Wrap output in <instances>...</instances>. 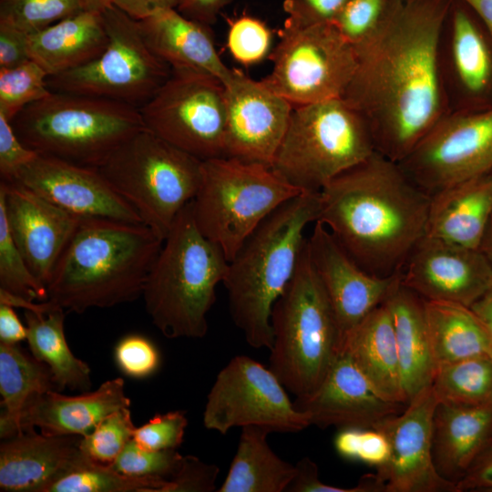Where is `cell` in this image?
I'll return each instance as SVG.
<instances>
[{
  "label": "cell",
  "mask_w": 492,
  "mask_h": 492,
  "mask_svg": "<svg viewBox=\"0 0 492 492\" xmlns=\"http://www.w3.org/2000/svg\"><path fill=\"white\" fill-rule=\"evenodd\" d=\"M84 10L83 0H0V24L29 36Z\"/></svg>",
  "instance_id": "74e56055"
},
{
  "label": "cell",
  "mask_w": 492,
  "mask_h": 492,
  "mask_svg": "<svg viewBox=\"0 0 492 492\" xmlns=\"http://www.w3.org/2000/svg\"><path fill=\"white\" fill-rule=\"evenodd\" d=\"M456 486L457 492L467 490L492 492V445L475 460Z\"/></svg>",
  "instance_id": "db71d44e"
},
{
  "label": "cell",
  "mask_w": 492,
  "mask_h": 492,
  "mask_svg": "<svg viewBox=\"0 0 492 492\" xmlns=\"http://www.w3.org/2000/svg\"><path fill=\"white\" fill-rule=\"evenodd\" d=\"M345 351L375 391L388 401L407 405L390 310L384 302L343 337Z\"/></svg>",
  "instance_id": "f1b7e54d"
},
{
  "label": "cell",
  "mask_w": 492,
  "mask_h": 492,
  "mask_svg": "<svg viewBox=\"0 0 492 492\" xmlns=\"http://www.w3.org/2000/svg\"><path fill=\"white\" fill-rule=\"evenodd\" d=\"M15 179L79 219L142 223L134 208L97 168L38 154L18 171Z\"/></svg>",
  "instance_id": "44dd1931"
},
{
  "label": "cell",
  "mask_w": 492,
  "mask_h": 492,
  "mask_svg": "<svg viewBox=\"0 0 492 492\" xmlns=\"http://www.w3.org/2000/svg\"><path fill=\"white\" fill-rule=\"evenodd\" d=\"M180 0H113V5L131 18L141 21L167 9H177Z\"/></svg>",
  "instance_id": "9f6ffc18"
},
{
  "label": "cell",
  "mask_w": 492,
  "mask_h": 492,
  "mask_svg": "<svg viewBox=\"0 0 492 492\" xmlns=\"http://www.w3.org/2000/svg\"><path fill=\"white\" fill-rule=\"evenodd\" d=\"M334 448L345 459L360 461L376 468L384 466L390 455L386 436L375 428H342L334 438Z\"/></svg>",
  "instance_id": "f6af8a7d"
},
{
  "label": "cell",
  "mask_w": 492,
  "mask_h": 492,
  "mask_svg": "<svg viewBox=\"0 0 492 492\" xmlns=\"http://www.w3.org/2000/svg\"><path fill=\"white\" fill-rule=\"evenodd\" d=\"M317 220L365 272L400 273L425 236L431 196L377 151L319 191Z\"/></svg>",
  "instance_id": "7a4b0ae2"
},
{
  "label": "cell",
  "mask_w": 492,
  "mask_h": 492,
  "mask_svg": "<svg viewBox=\"0 0 492 492\" xmlns=\"http://www.w3.org/2000/svg\"><path fill=\"white\" fill-rule=\"evenodd\" d=\"M0 209L28 267L46 288L80 219L16 179L0 181Z\"/></svg>",
  "instance_id": "ffe728a7"
},
{
  "label": "cell",
  "mask_w": 492,
  "mask_h": 492,
  "mask_svg": "<svg viewBox=\"0 0 492 492\" xmlns=\"http://www.w3.org/2000/svg\"><path fill=\"white\" fill-rule=\"evenodd\" d=\"M395 329L402 384L407 404L432 384L436 371L428 334L425 300L399 278L385 299Z\"/></svg>",
  "instance_id": "f546056e"
},
{
  "label": "cell",
  "mask_w": 492,
  "mask_h": 492,
  "mask_svg": "<svg viewBox=\"0 0 492 492\" xmlns=\"http://www.w3.org/2000/svg\"><path fill=\"white\" fill-rule=\"evenodd\" d=\"M319 192H302L269 215L229 261L223 281L234 324L253 348L271 349L273 304L291 282L319 217Z\"/></svg>",
  "instance_id": "277c9868"
},
{
  "label": "cell",
  "mask_w": 492,
  "mask_h": 492,
  "mask_svg": "<svg viewBox=\"0 0 492 492\" xmlns=\"http://www.w3.org/2000/svg\"><path fill=\"white\" fill-rule=\"evenodd\" d=\"M272 32L261 19L246 14L228 19L227 46L240 64L253 65L271 54Z\"/></svg>",
  "instance_id": "ee69618b"
},
{
  "label": "cell",
  "mask_w": 492,
  "mask_h": 492,
  "mask_svg": "<svg viewBox=\"0 0 492 492\" xmlns=\"http://www.w3.org/2000/svg\"><path fill=\"white\" fill-rule=\"evenodd\" d=\"M167 484L164 478L125 476L87 456L46 492H163Z\"/></svg>",
  "instance_id": "8d00e7d4"
},
{
  "label": "cell",
  "mask_w": 492,
  "mask_h": 492,
  "mask_svg": "<svg viewBox=\"0 0 492 492\" xmlns=\"http://www.w3.org/2000/svg\"><path fill=\"white\" fill-rule=\"evenodd\" d=\"M348 0H283L286 20L296 25L333 23Z\"/></svg>",
  "instance_id": "816d5d0a"
},
{
  "label": "cell",
  "mask_w": 492,
  "mask_h": 492,
  "mask_svg": "<svg viewBox=\"0 0 492 492\" xmlns=\"http://www.w3.org/2000/svg\"><path fill=\"white\" fill-rule=\"evenodd\" d=\"M27 328L17 317L13 307L0 303V343L14 344L26 340Z\"/></svg>",
  "instance_id": "6f0895ef"
},
{
  "label": "cell",
  "mask_w": 492,
  "mask_h": 492,
  "mask_svg": "<svg viewBox=\"0 0 492 492\" xmlns=\"http://www.w3.org/2000/svg\"><path fill=\"white\" fill-rule=\"evenodd\" d=\"M108 43L102 15L84 10L29 35L27 50L30 59L52 77L94 60Z\"/></svg>",
  "instance_id": "4dcf8cb0"
},
{
  "label": "cell",
  "mask_w": 492,
  "mask_h": 492,
  "mask_svg": "<svg viewBox=\"0 0 492 492\" xmlns=\"http://www.w3.org/2000/svg\"><path fill=\"white\" fill-rule=\"evenodd\" d=\"M302 192L268 165L220 157L202 160L191 208L200 232L231 261L269 215Z\"/></svg>",
  "instance_id": "30bf717a"
},
{
  "label": "cell",
  "mask_w": 492,
  "mask_h": 492,
  "mask_svg": "<svg viewBox=\"0 0 492 492\" xmlns=\"http://www.w3.org/2000/svg\"><path fill=\"white\" fill-rule=\"evenodd\" d=\"M492 445V402L477 405L438 403L433 416L432 456L437 473L456 483Z\"/></svg>",
  "instance_id": "4316f807"
},
{
  "label": "cell",
  "mask_w": 492,
  "mask_h": 492,
  "mask_svg": "<svg viewBox=\"0 0 492 492\" xmlns=\"http://www.w3.org/2000/svg\"><path fill=\"white\" fill-rule=\"evenodd\" d=\"M229 266L222 249L199 230L191 201L177 216L146 280L142 296L168 338H201Z\"/></svg>",
  "instance_id": "5b68a950"
},
{
  "label": "cell",
  "mask_w": 492,
  "mask_h": 492,
  "mask_svg": "<svg viewBox=\"0 0 492 492\" xmlns=\"http://www.w3.org/2000/svg\"><path fill=\"white\" fill-rule=\"evenodd\" d=\"M65 313L53 304L46 311L25 310L26 341L31 354L51 370L57 391L69 388L88 392L92 385L91 370L87 363L74 355L67 344Z\"/></svg>",
  "instance_id": "836d02e7"
},
{
  "label": "cell",
  "mask_w": 492,
  "mask_h": 492,
  "mask_svg": "<svg viewBox=\"0 0 492 492\" xmlns=\"http://www.w3.org/2000/svg\"><path fill=\"white\" fill-rule=\"evenodd\" d=\"M293 404L307 416L310 425L340 429L373 428L407 405L381 396L343 350L319 386L308 396L296 398Z\"/></svg>",
  "instance_id": "603a6c76"
},
{
  "label": "cell",
  "mask_w": 492,
  "mask_h": 492,
  "mask_svg": "<svg viewBox=\"0 0 492 492\" xmlns=\"http://www.w3.org/2000/svg\"><path fill=\"white\" fill-rule=\"evenodd\" d=\"M139 112L147 129L179 149L201 160L225 157L226 93L217 77L171 69Z\"/></svg>",
  "instance_id": "4fadbf2b"
},
{
  "label": "cell",
  "mask_w": 492,
  "mask_h": 492,
  "mask_svg": "<svg viewBox=\"0 0 492 492\" xmlns=\"http://www.w3.org/2000/svg\"><path fill=\"white\" fill-rule=\"evenodd\" d=\"M50 390L57 391L51 370L45 363L18 343H0L1 438L17 434L19 417L26 403Z\"/></svg>",
  "instance_id": "e575fe53"
},
{
  "label": "cell",
  "mask_w": 492,
  "mask_h": 492,
  "mask_svg": "<svg viewBox=\"0 0 492 492\" xmlns=\"http://www.w3.org/2000/svg\"><path fill=\"white\" fill-rule=\"evenodd\" d=\"M431 385L438 403L477 405L492 402V355L441 365Z\"/></svg>",
  "instance_id": "d590c367"
},
{
  "label": "cell",
  "mask_w": 492,
  "mask_h": 492,
  "mask_svg": "<svg viewBox=\"0 0 492 492\" xmlns=\"http://www.w3.org/2000/svg\"><path fill=\"white\" fill-rule=\"evenodd\" d=\"M425 311L436 369L473 356L492 355L487 330L470 307L425 300Z\"/></svg>",
  "instance_id": "1f68e13d"
},
{
  "label": "cell",
  "mask_w": 492,
  "mask_h": 492,
  "mask_svg": "<svg viewBox=\"0 0 492 492\" xmlns=\"http://www.w3.org/2000/svg\"><path fill=\"white\" fill-rule=\"evenodd\" d=\"M261 81L293 107L342 98L356 68L354 46L332 24L285 20Z\"/></svg>",
  "instance_id": "7c38bea8"
},
{
  "label": "cell",
  "mask_w": 492,
  "mask_h": 492,
  "mask_svg": "<svg viewBox=\"0 0 492 492\" xmlns=\"http://www.w3.org/2000/svg\"><path fill=\"white\" fill-rule=\"evenodd\" d=\"M271 325L269 368L296 398L308 396L341 353L342 334L305 243L291 282L273 304Z\"/></svg>",
  "instance_id": "52a82bcc"
},
{
  "label": "cell",
  "mask_w": 492,
  "mask_h": 492,
  "mask_svg": "<svg viewBox=\"0 0 492 492\" xmlns=\"http://www.w3.org/2000/svg\"><path fill=\"white\" fill-rule=\"evenodd\" d=\"M86 11L102 14L106 9L113 5V0H83Z\"/></svg>",
  "instance_id": "6125c7cd"
},
{
  "label": "cell",
  "mask_w": 492,
  "mask_h": 492,
  "mask_svg": "<svg viewBox=\"0 0 492 492\" xmlns=\"http://www.w3.org/2000/svg\"><path fill=\"white\" fill-rule=\"evenodd\" d=\"M187 425L185 411L157 414L145 425L136 427L133 440L149 450L176 449L183 442Z\"/></svg>",
  "instance_id": "bcb514c9"
},
{
  "label": "cell",
  "mask_w": 492,
  "mask_h": 492,
  "mask_svg": "<svg viewBox=\"0 0 492 492\" xmlns=\"http://www.w3.org/2000/svg\"><path fill=\"white\" fill-rule=\"evenodd\" d=\"M114 359L123 374L137 379L154 374L160 362L154 343L140 334H128L121 338L115 346Z\"/></svg>",
  "instance_id": "7dc6e473"
},
{
  "label": "cell",
  "mask_w": 492,
  "mask_h": 492,
  "mask_svg": "<svg viewBox=\"0 0 492 492\" xmlns=\"http://www.w3.org/2000/svg\"><path fill=\"white\" fill-rule=\"evenodd\" d=\"M38 154L26 147L15 134L11 121L0 113V176L13 180L18 171Z\"/></svg>",
  "instance_id": "f907efd6"
},
{
  "label": "cell",
  "mask_w": 492,
  "mask_h": 492,
  "mask_svg": "<svg viewBox=\"0 0 492 492\" xmlns=\"http://www.w3.org/2000/svg\"><path fill=\"white\" fill-rule=\"evenodd\" d=\"M379 484L372 474L361 477L357 485L345 488L330 486L319 478L318 466L309 457L295 464V473L286 488L287 492H378Z\"/></svg>",
  "instance_id": "681fc988"
},
{
  "label": "cell",
  "mask_w": 492,
  "mask_h": 492,
  "mask_svg": "<svg viewBox=\"0 0 492 492\" xmlns=\"http://www.w3.org/2000/svg\"><path fill=\"white\" fill-rule=\"evenodd\" d=\"M120 377L104 382L97 390L64 395L50 390L33 396L19 417V432L39 428L49 436L89 435L110 414L129 407Z\"/></svg>",
  "instance_id": "d4e9b609"
},
{
  "label": "cell",
  "mask_w": 492,
  "mask_h": 492,
  "mask_svg": "<svg viewBox=\"0 0 492 492\" xmlns=\"http://www.w3.org/2000/svg\"><path fill=\"white\" fill-rule=\"evenodd\" d=\"M108 36L103 53L79 67L48 77L52 92L104 97L135 108L147 103L171 74L149 48L139 21L111 5L102 14Z\"/></svg>",
  "instance_id": "8fae6325"
},
{
  "label": "cell",
  "mask_w": 492,
  "mask_h": 492,
  "mask_svg": "<svg viewBox=\"0 0 492 492\" xmlns=\"http://www.w3.org/2000/svg\"><path fill=\"white\" fill-rule=\"evenodd\" d=\"M203 425L225 435L233 427L257 425L295 433L310 425L270 368L247 355L234 356L219 372L208 395Z\"/></svg>",
  "instance_id": "5bb4252c"
},
{
  "label": "cell",
  "mask_w": 492,
  "mask_h": 492,
  "mask_svg": "<svg viewBox=\"0 0 492 492\" xmlns=\"http://www.w3.org/2000/svg\"><path fill=\"white\" fill-rule=\"evenodd\" d=\"M452 0H403L385 26L354 47L343 99L365 119L375 150L401 162L448 113L438 45Z\"/></svg>",
  "instance_id": "6da1fadb"
},
{
  "label": "cell",
  "mask_w": 492,
  "mask_h": 492,
  "mask_svg": "<svg viewBox=\"0 0 492 492\" xmlns=\"http://www.w3.org/2000/svg\"><path fill=\"white\" fill-rule=\"evenodd\" d=\"M471 309L486 326L492 342V290L477 301Z\"/></svg>",
  "instance_id": "680465c9"
},
{
  "label": "cell",
  "mask_w": 492,
  "mask_h": 492,
  "mask_svg": "<svg viewBox=\"0 0 492 492\" xmlns=\"http://www.w3.org/2000/svg\"><path fill=\"white\" fill-rule=\"evenodd\" d=\"M375 148L364 118L343 98L294 107L271 168L303 192H319Z\"/></svg>",
  "instance_id": "9c48e42d"
},
{
  "label": "cell",
  "mask_w": 492,
  "mask_h": 492,
  "mask_svg": "<svg viewBox=\"0 0 492 492\" xmlns=\"http://www.w3.org/2000/svg\"><path fill=\"white\" fill-rule=\"evenodd\" d=\"M492 34L462 0H452L439 45L438 63L448 113L491 107Z\"/></svg>",
  "instance_id": "2e32d148"
},
{
  "label": "cell",
  "mask_w": 492,
  "mask_h": 492,
  "mask_svg": "<svg viewBox=\"0 0 492 492\" xmlns=\"http://www.w3.org/2000/svg\"><path fill=\"white\" fill-rule=\"evenodd\" d=\"M233 0H180L177 10L187 18L211 26Z\"/></svg>",
  "instance_id": "11a10c76"
},
{
  "label": "cell",
  "mask_w": 492,
  "mask_h": 492,
  "mask_svg": "<svg viewBox=\"0 0 492 492\" xmlns=\"http://www.w3.org/2000/svg\"><path fill=\"white\" fill-rule=\"evenodd\" d=\"M491 177H492V172L490 173Z\"/></svg>",
  "instance_id": "be15d7a7"
},
{
  "label": "cell",
  "mask_w": 492,
  "mask_h": 492,
  "mask_svg": "<svg viewBox=\"0 0 492 492\" xmlns=\"http://www.w3.org/2000/svg\"><path fill=\"white\" fill-rule=\"evenodd\" d=\"M97 169L142 223L165 240L179 213L199 190L202 160L145 128L117 148Z\"/></svg>",
  "instance_id": "ba28073f"
},
{
  "label": "cell",
  "mask_w": 492,
  "mask_h": 492,
  "mask_svg": "<svg viewBox=\"0 0 492 492\" xmlns=\"http://www.w3.org/2000/svg\"><path fill=\"white\" fill-rule=\"evenodd\" d=\"M224 87L225 157L271 167L294 107L261 80L237 69Z\"/></svg>",
  "instance_id": "ac0fdd59"
},
{
  "label": "cell",
  "mask_w": 492,
  "mask_h": 492,
  "mask_svg": "<svg viewBox=\"0 0 492 492\" xmlns=\"http://www.w3.org/2000/svg\"><path fill=\"white\" fill-rule=\"evenodd\" d=\"M305 247L334 312L343 343L344 335L385 301L399 273L379 277L365 272L320 220L314 222Z\"/></svg>",
  "instance_id": "7402d4cb"
},
{
  "label": "cell",
  "mask_w": 492,
  "mask_h": 492,
  "mask_svg": "<svg viewBox=\"0 0 492 492\" xmlns=\"http://www.w3.org/2000/svg\"><path fill=\"white\" fill-rule=\"evenodd\" d=\"M136 429L129 407L119 409L105 417L87 436H82L80 449L89 459L111 465Z\"/></svg>",
  "instance_id": "b9f144b4"
},
{
  "label": "cell",
  "mask_w": 492,
  "mask_h": 492,
  "mask_svg": "<svg viewBox=\"0 0 492 492\" xmlns=\"http://www.w3.org/2000/svg\"><path fill=\"white\" fill-rule=\"evenodd\" d=\"M149 48L171 69L211 75L223 85L231 77L217 51L210 26L187 18L177 9L159 11L139 21Z\"/></svg>",
  "instance_id": "484cf974"
},
{
  "label": "cell",
  "mask_w": 492,
  "mask_h": 492,
  "mask_svg": "<svg viewBox=\"0 0 492 492\" xmlns=\"http://www.w3.org/2000/svg\"><path fill=\"white\" fill-rule=\"evenodd\" d=\"M399 165L430 196L492 172V106L449 112Z\"/></svg>",
  "instance_id": "9a60e30c"
},
{
  "label": "cell",
  "mask_w": 492,
  "mask_h": 492,
  "mask_svg": "<svg viewBox=\"0 0 492 492\" xmlns=\"http://www.w3.org/2000/svg\"><path fill=\"white\" fill-rule=\"evenodd\" d=\"M163 241L143 223L81 218L46 285V301L82 313L137 300Z\"/></svg>",
  "instance_id": "3957f363"
},
{
  "label": "cell",
  "mask_w": 492,
  "mask_h": 492,
  "mask_svg": "<svg viewBox=\"0 0 492 492\" xmlns=\"http://www.w3.org/2000/svg\"><path fill=\"white\" fill-rule=\"evenodd\" d=\"M437 404L430 385L401 413L373 427L384 434L390 446L388 460L376 468L386 492H457L455 483L437 473L433 461V416Z\"/></svg>",
  "instance_id": "e0dca14e"
},
{
  "label": "cell",
  "mask_w": 492,
  "mask_h": 492,
  "mask_svg": "<svg viewBox=\"0 0 492 492\" xmlns=\"http://www.w3.org/2000/svg\"><path fill=\"white\" fill-rule=\"evenodd\" d=\"M48 74L30 59L12 68H0V113L12 120L26 106L48 96Z\"/></svg>",
  "instance_id": "f35d334b"
},
{
  "label": "cell",
  "mask_w": 492,
  "mask_h": 492,
  "mask_svg": "<svg viewBox=\"0 0 492 492\" xmlns=\"http://www.w3.org/2000/svg\"><path fill=\"white\" fill-rule=\"evenodd\" d=\"M271 432L261 426L241 427L236 453L226 478L217 492H284L295 473V465L271 448Z\"/></svg>",
  "instance_id": "d6a6232c"
},
{
  "label": "cell",
  "mask_w": 492,
  "mask_h": 492,
  "mask_svg": "<svg viewBox=\"0 0 492 492\" xmlns=\"http://www.w3.org/2000/svg\"><path fill=\"white\" fill-rule=\"evenodd\" d=\"M218 466L194 456H183L180 467L169 480L163 492H211L216 490Z\"/></svg>",
  "instance_id": "c3c4849f"
},
{
  "label": "cell",
  "mask_w": 492,
  "mask_h": 492,
  "mask_svg": "<svg viewBox=\"0 0 492 492\" xmlns=\"http://www.w3.org/2000/svg\"><path fill=\"white\" fill-rule=\"evenodd\" d=\"M80 436H49L23 429L0 446V490L46 492L87 456Z\"/></svg>",
  "instance_id": "cb8c5ba5"
},
{
  "label": "cell",
  "mask_w": 492,
  "mask_h": 492,
  "mask_svg": "<svg viewBox=\"0 0 492 492\" xmlns=\"http://www.w3.org/2000/svg\"><path fill=\"white\" fill-rule=\"evenodd\" d=\"M492 219V177L472 179L431 196L425 236L479 249Z\"/></svg>",
  "instance_id": "83f0119b"
},
{
  "label": "cell",
  "mask_w": 492,
  "mask_h": 492,
  "mask_svg": "<svg viewBox=\"0 0 492 492\" xmlns=\"http://www.w3.org/2000/svg\"><path fill=\"white\" fill-rule=\"evenodd\" d=\"M403 0H348L332 23L354 47L374 36Z\"/></svg>",
  "instance_id": "ab89813d"
},
{
  "label": "cell",
  "mask_w": 492,
  "mask_h": 492,
  "mask_svg": "<svg viewBox=\"0 0 492 492\" xmlns=\"http://www.w3.org/2000/svg\"><path fill=\"white\" fill-rule=\"evenodd\" d=\"M0 290L25 300L46 301V288L33 274L9 231L0 209Z\"/></svg>",
  "instance_id": "60d3db41"
},
{
  "label": "cell",
  "mask_w": 492,
  "mask_h": 492,
  "mask_svg": "<svg viewBox=\"0 0 492 492\" xmlns=\"http://www.w3.org/2000/svg\"><path fill=\"white\" fill-rule=\"evenodd\" d=\"M400 282L425 301L471 307L492 290V269L480 249L424 237L404 264Z\"/></svg>",
  "instance_id": "d6986e66"
},
{
  "label": "cell",
  "mask_w": 492,
  "mask_h": 492,
  "mask_svg": "<svg viewBox=\"0 0 492 492\" xmlns=\"http://www.w3.org/2000/svg\"><path fill=\"white\" fill-rule=\"evenodd\" d=\"M486 256L492 269V219L488 224L486 234L479 248Z\"/></svg>",
  "instance_id": "94428289"
},
{
  "label": "cell",
  "mask_w": 492,
  "mask_h": 492,
  "mask_svg": "<svg viewBox=\"0 0 492 492\" xmlns=\"http://www.w3.org/2000/svg\"><path fill=\"white\" fill-rule=\"evenodd\" d=\"M23 144L36 153L98 168L145 128L138 108L104 97L52 92L12 120Z\"/></svg>",
  "instance_id": "8992f818"
},
{
  "label": "cell",
  "mask_w": 492,
  "mask_h": 492,
  "mask_svg": "<svg viewBox=\"0 0 492 492\" xmlns=\"http://www.w3.org/2000/svg\"><path fill=\"white\" fill-rule=\"evenodd\" d=\"M182 460L183 456L176 449L149 450L139 446L132 438L109 466L128 477L169 480L179 470Z\"/></svg>",
  "instance_id": "7bdbcfd3"
},
{
  "label": "cell",
  "mask_w": 492,
  "mask_h": 492,
  "mask_svg": "<svg viewBox=\"0 0 492 492\" xmlns=\"http://www.w3.org/2000/svg\"><path fill=\"white\" fill-rule=\"evenodd\" d=\"M479 17L492 34V0H462Z\"/></svg>",
  "instance_id": "91938a15"
},
{
  "label": "cell",
  "mask_w": 492,
  "mask_h": 492,
  "mask_svg": "<svg viewBox=\"0 0 492 492\" xmlns=\"http://www.w3.org/2000/svg\"><path fill=\"white\" fill-rule=\"evenodd\" d=\"M27 40L26 34L0 24V68H12L30 60Z\"/></svg>",
  "instance_id": "f5cc1de1"
}]
</instances>
